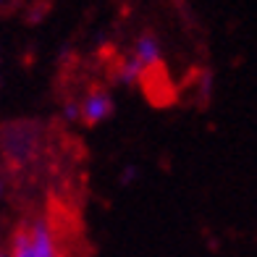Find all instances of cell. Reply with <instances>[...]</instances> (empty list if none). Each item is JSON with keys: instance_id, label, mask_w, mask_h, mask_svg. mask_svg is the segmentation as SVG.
I'll list each match as a JSON object with an SVG mask.
<instances>
[{"instance_id": "2", "label": "cell", "mask_w": 257, "mask_h": 257, "mask_svg": "<svg viewBox=\"0 0 257 257\" xmlns=\"http://www.w3.org/2000/svg\"><path fill=\"white\" fill-rule=\"evenodd\" d=\"M115 110V105H113V97H110V92L108 89H89L84 100H81V121H84L87 126H97L102 121H108L110 115Z\"/></svg>"}, {"instance_id": "7", "label": "cell", "mask_w": 257, "mask_h": 257, "mask_svg": "<svg viewBox=\"0 0 257 257\" xmlns=\"http://www.w3.org/2000/svg\"><path fill=\"white\" fill-rule=\"evenodd\" d=\"M134 181H139V168H123V173H121V184L123 186H128V184H134Z\"/></svg>"}, {"instance_id": "3", "label": "cell", "mask_w": 257, "mask_h": 257, "mask_svg": "<svg viewBox=\"0 0 257 257\" xmlns=\"http://www.w3.org/2000/svg\"><path fill=\"white\" fill-rule=\"evenodd\" d=\"M29 231H32V241H34V257H61L53 226L45 218H37L34 223H29Z\"/></svg>"}, {"instance_id": "8", "label": "cell", "mask_w": 257, "mask_h": 257, "mask_svg": "<svg viewBox=\"0 0 257 257\" xmlns=\"http://www.w3.org/2000/svg\"><path fill=\"white\" fill-rule=\"evenodd\" d=\"M0 200H3V179H0Z\"/></svg>"}, {"instance_id": "9", "label": "cell", "mask_w": 257, "mask_h": 257, "mask_svg": "<svg viewBox=\"0 0 257 257\" xmlns=\"http://www.w3.org/2000/svg\"><path fill=\"white\" fill-rule=\"evenodd\" d=\"M0 257H11V254H8V252H0Z\"/></svg>"}, {"instance_id": "6", "label": "cell", "mask_w": 257, "mask_h": 257, "mask_svg": "<svg viewBox=\"0 0 257 257\" xmlns=\"http://www.w3.org/2000/svg\"><path fill=\"white\" fill-rule=\"evenodd\" d=\"M63 118H66V121H81V102L68 100V102L63 105Z\"/></svg>"}, {"instance_id": "4", "label": "cell", "mask_w": 257, "mask_h": 257, "mask_svg": "<svg viewBox=\"0 0 257 257\" xmlns=\"http://www.w3.org/2000/svg\"><path fill=\"white\" fill-rule=\"evenodd\" d=\"M132 55L147 68V71H150V68H155V66L160 63V58H163V48H160L158 34H155V32L139 34V37L134 40V53H132Z\"/></svg>"}, {"instance_id": "1", "label": "cell", "mask_w": 257, "mask_h": 257, "mask_svg": "<svg viewBox=\"0 0 257 257\" xmlns=\"http://www.w3.org/2000/svg\"><path fill=\"white\" fill-rule=\"evenodd\" d=\"M37 150V134L32 126H11L3 134V153L14 163H27Z\"/></svg>"}, {"instance_id": "5", "label": "cell", "mask_w": 257, "mask_h": 257, "mask_svg": "<svg viewBox=\"0 0 257 257\" xmlns=\"http://www.w3.org/2000/svg\"><path fill=\"white\" fill-rule=\"evenodd\" d=\"M145 74H147V68L139 63L134 55H128L121 61L118 71H115V79H118V84H123V87H137L139 81L145 79Z\"/></svg>"}]
</instances>
